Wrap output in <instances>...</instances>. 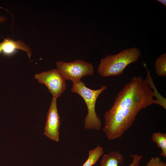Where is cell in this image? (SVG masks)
Returning a JSON list of instances; mask_svg holds the SVG:
<instances>
[{
    "label": "cell",
    "instance_id": "obj_15",
    "mask_svg": "<svg viewBox=\"0 0 166 166\" xmlns=\"http://www.w3.org/2000/svg\"><path fill=\"white\" fill-rule=\"evenodd\" d=\"M157 1L163 4L166 7V1L165 0H157Z\"/></svg>",
    "mask_w": 166,
    "mask_h": 166
},
{
    "label": "cell",
    "instance_id": "obj_3",
    "mask_svg": "<svg viewBox=\"0 0 166 166\" xmlns=\"http://www.w3.org/2000/svg\"><path fill=\"white\" fill-rule=\"evenodd\" d=\"M106 88V85H102L98 89L93 90L86 87L85 83L81 81L73 83L71 91L81 97L87 106L88 114L84 120L85 129L100 130L102 125L101 122L96 113L95 104L99 95Z\"/></svg>",
    "mask_w": 166,
    "mask_h": 166
},
{
    "label": "cell",
    "instance_id": "obj_4",
    "mask_svg": "<svg viewBox=\"0 0 166 166\" xmlns=\"http://www.w3.org/2000/svg\"><path fill=\"white\" fill-rule=\"evenodd\" d=\"M56 64L57 69L65 80H71L73 83L81 81L83 76L94 74L92 64L81 60L69 62L59 61Z\"/></svg>",
    "mask_w": 166,
    "mask_h": 166
},
{
    "label": "cell",
    "instance_id": "obj_9",
    "mask_svg": "<svg viewBox=\"0 0 166 166\" xmlns=\"http://www.w3.org/2000/svg\"><path fill=\"white\" fill-rule=\"evenodd\" d=\"M89 156L82 166H92L95 165L100 157L103 154V148L100 145L88 151Z\"/></svg>",
    "mask_w": 166,
    "mask_h": 166
},
{
    "label": "cell",
    "instance_id": "obj_2",
    "mask_svg": "<svg viewBox=\"0 0 166 166\" xmlns=\"http://www.w3.org/2000/svg\"><path fill=\"white\" fill-rule=\"evenodd\" d=\"M140 55V50L135 47L123 50L115 55H107L101 60L98 72L106 77L121 75L126 67L137 61Z\"/></svg>",
    "mask_w": 166,
    "mask_h": 166
},
{
    "label": "cell",
    "instance_id": "obj_13",
    "mask_svg": "<svg viewBox=\"0 0 166 166\" xmlns=\"http://www.w3.org/2000/svg\"><path fill=\"white\" fill-rule=\"evenodd\" d=\"M144 166H166V163L158 156L152 157Z\"/></svg>",
    "mask_w": 166,
    "mask_h": 166
},
{
    "label": "cell",
    "instance_id": "obj_7",
    "mask_svg": "<svg viewBox=\"0 0 166 166\" xmlns=\"http://www.w3.org/2000/svg\"><path fill=\"white\" fill-rule=\"evenodd\" d=\"M130 155L132 161L128 166H139L142 156L136 154ZM124 160V157L119 151H111L103 155L100 166H119L123 163Z\"/></svg>",
    "mask_w": 166,
    "mask_h": 166
},
{
    "label": "cell",
    "instance_id": "obj_1",
    "mask_svg": "<svg viewBox=\"0 0 166 166\" xmlns=\"http://www.w3.org/2000/svg\"><path fill=\"white\" fill-rule=\"evenodd\" d=\"M148 81L142 77H132L118 93L114 104L104 115L102 128L107 138H121L133 124L138 113L153 104L158 105Z\"/></svg>",
    "mask_w": 166,
    "mask_h": 166
},
{
    "label": "cell",
    "instance_id": "obj_16",
    "mask_svg": "<svg viewBox=\"0 0 166 166\" xmlns=\"http://www.w3.org/2000/svg\"><path fill=\"white\" fill-rule=\"evenodd\" d=\"M2 51V49H1V43H0V53Z\"/></svg>",
    "mask_w": 166,
    "mask_h": 166
},
{
    "label": "cell",
    "instance_id": "obj_12",
    "mask_svg": "<svg viewBox=\"0 0 166 166\" xmlns=\"http://www.w3.org/2000/svg\"><path fill=\"white\" fill-rule=\"evenodd\" d=\"M155 69L157 76L164 77L166 76V53L160 56L157 59Z\"/></svg>",
    "mask_w": 166,
    "mask_h": 166
},
{
    "label": "cell",
    "instance_id": "obj_6",
    "mask_svg": "<svg viewBox=\"0 0 166 166\" xmlns=\"http://www.w3.org/2000/svg\"><path fill=\"white\" fill-rule=\"evenodd\" d=\"M57 99L54 97L52 98L47 113L44 134L49 139L58 142L60 121L57 107Z\"/></svg>",
    "mask_w": 166,
    "mask_h": 166
},
{
    "label": "cell",
    "instance_id": "obj_14",
    "mask_svg": "<svg viewBox=\"0 0 166 166\" xmlns=\"http://www.w3.org/2000/svg\"><path fill=\"white\" fill-rule=\"evenodd\" d=\"M6 18L4 16H0V23H3L6 20Z\"/></svg>",
    "mask_w": 166,
    "mask_h": 166
},
{
    "label": "cell",
    "instance_id": "obj_10",
    "mask_svg": "<svg viewBox=\"0 0 166 166\" xmlns=\"http://www.w3.org/2000/svg\"><path fill=\"white\" fill-rule=\"evenodd\" d=\"M151 139L155 142L158 147L161 149L160 155L166 157V133H162L160 132H156L152 134Z\"/></svg>",
    "mask_w": 166,
    "mask_h": 166
},
{
    "label": "cell",
    "instance_id": "obj_8",
    "mask_svg": "<svg viewBox=\"0 0 166 166\" xmlns=\"http://www.w3.org/2000/svg\"><path fill=\"white\" fill-rule=\"evenodd\" d=\"M1 43L2 51L5 54H11L15 49H18L26 52L29 59L32 55L30 48L22 41H15L9 38H6Z\"/></svg>",
    "mask_w": 166,
    "mask_h": 166
},
{
    "label": "cell",
    "instance_id": "obj_5",
    "mask_svg": "<svg viewBox=\"0 0 166 166\" xmlns=\"http://www.w3.org/2000/svg\"><path fill=\"white\" fill-rule=\"evenodd\" d=\"M34 77L47 87L53 97H58L66 89L65 80L57 69L37 73Z\"/></svg>",
    "mask_w": 166,
    "mask_h": 166
},
{
    "label": "cell",
    "instance_id": "obj_11",
    "mask_svg": "<svg viewBox=\"0 0 166 166\" xmlns=\"http://www.w3.org/2000/svg\"><path fill=\"white\" fill-rule=\"evenodd\" d=\"M144 65L147 70V77L146 79L150 83L153 89L155 97L156 98V100L158 102V105L166 109V98L162 96L157 90L155 85L153 83V79L150 75V71L147 69L145 63L144 64Z\"/></svg>",
    "mask_w": 166,
    "mask_h": 166
}]
</instances>
